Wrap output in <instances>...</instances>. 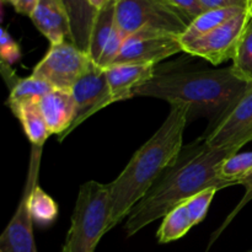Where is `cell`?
Masks as SVG:
<instances>
[{
	"mask_svg": "<svg viewBox=\"0 0 252 252\" xmlns=\"http://www.w3.org/2000/svg\"><path fill=\"white\" fill-rule=\"evenodd\" d=\"M206 10L219 9V7H245L252 9V0H199Z\"/></svg>",
	"mask_w": 252,
	"mask_h": 252,
	"instance_id": "obj_29",
	"label": "cell"
},
{
	"mask_svg": "<svg viewBox=\"0 0 252 252\" xmlns=\"http://www.w3.org/2000/svg\"><path fill=\"white\" fill-rule=\"evenodd\" d=\"M239 185H240V186H244V187H245V189H246L245 194H244L243 199H241V201L239 202L238 206H236L235 208L233 209V212H231V213L229 214L228 217H226V219H225V220H224L223 225H221L220 228H219L218 230H217L216 233H214L213 238H212V240H211V245H212V244L214 243V241L217 240V238H219V235H220V234L223 233L224 230H225L226 226H228L229 224L231 223V220H233V219L235 218L236 216H238L239 212H240L241 209H243L244 207H245L246 204H248L249 202H250L251 199H252V172H251L250 175H248V176H246L245 179L241 180L240 184H239Z\"/></svg>",
	"mask_w": 252,
	"mask_h": 252,
	"instance_id": "obj_27",
	"label": "cell"
},
{
	"mask_svg": "<svg viewBox=\"0 0 252 252\" xmlns=\"http://www.w3.org/2000/svg\"><path fill=\"white\" fill-rule=\"evenodd\" d=\"M42 149L43 148L32 147L26 185L14 217L0 235V252H37L29 201L32 189L38 184Z\"/></svg>",
	"mask_w": 252,
	"mask_h": 252,
	"instance_id": "obj_7",
	"label": "cell"
},
{
	"mask_svg": "<svg viewBox=\"0 0 252 252\" xmlns=\"http://www.w3.org/2000/svg\"><path fill=\"white\" fill-rule=\"evenodd\" d=\"M189 111L171 106L166 120L155 134L142 145L117 179L108 184L110 218L107 231L115 228L144 198L158 180L175 165L184 149V132Z\"/></svg>",
	"mask_w": 252,
	"mask_h": 252,
	"instance_id": "obj_2",
	"label": "cell"
},
{
	"mask_svg": "<svg viewBox=\"0 0 252 252\" xmlns=\"http://www.w3.org/2000/svg\"><path fill=\"white\" fill-rule=\"evenodd\" d=\"M53 89L54 88L48 81L43 80L33 74L27 78H17V80L11 85L7 105L27 100H41Z\"/></svg>",
	"mask_w": 252,
	"mask_h": 252,
	"instance_id": "obj_20",
	"label": "cell"
},
{
	"mask_svg": "<svg viewBox=\"0 0 252 252\" xmlns=\"http://www.w3.org/2000/svg\"><path fill=\"white\" fill-rule=\"evenodd\" d=\"M30 19L51 44L71 41L70 21L62 0H38Z\"/></svg>",
	"mask_w": 252,
	"mask_h": 252,
	"instance_id": "obj_14",
	"label": "cell"
},
{
	"mask_svg": "<svg viewBox=\"0 0 252 252\" xmlns=\"http://www.w3.org/2000/svg\"><path fill=\"white\" fill-rule=\"evenodd\" d=\"M116 21L127 34L149 29L176 36L192 22L170 0H116Z\"/></svg>",
	"mask_w": 252,
	"mask_h": 252,
	"instance_id": "obj_5",
	"label": "cell"
},
{
	"mask_svg": "<svg viewBox=\"0 0 252 252\" xmlns=\"http://www.w3.org/2000/svg\"><path fill=\"white\" fill-rule=\"evenodd\" d=\"M94 64L95 62L89 53L81 51L71 41H64L51 44L32 74L48 81L54 89L70 90Z\"/></svg>",
	"mask_w": 252,
	"mask_h": 252,
	"instance_id": "obj_6",
	"label": "cell"
},
{
	"mask_svg": "<svg viewBox=\"0 0 252 252\" xmlns=\"http://www.w3.org/2000/svg\"><path fill=\"white\" fill-rule=\"evenodd\" d=\"M218 191L219 189H207L185 202L193 226L201 223L206 218L212 201H213L214 196H216V193Z\"/></svg>",
	"mask_w": 252,
	"mask_h": 252,
	"instance_id": "obj_24",
	"label": "cell"
},
{
	"mask_svg": "<svg viewBox=\"0 0 252 252\" xmlns=\"http://www.w3.org/2000/svg\"><path fill=\"white\" fill-rule=\"evenodd\" d=\"M37 1H38V0H19V2H17L15 10L22 15L31 16V14L33 12L34 7H36Z\"/></svg>",
	"mask_w": 252,
	"mask_h": 252,
	"instance_id": "obj_30",
	"label": "cell"
},
{
	"mask_svg": "<svg viewBox=\"0 0 252 252\" xmlns=\"http://www.w3.org/2000/svg\"><path fill=\"white\" fill-rule=\"evenodd\" d=\"M30 212L33 221L39 225H49L58 217V206L49 194H47L38 184L34 185L30 194Z\"/></svg>",
	"mask_w": 252,
	"mask_h": 252,
	"instance_id": "obj_21",
	"label": "cell"
},
{
	"mask_svg": "<svg viewBox=\"0 0 252 252\" xmlns=\"http://www.w3.org/2000/svg\"><path fill=\"white\" fill-rule=\"evenodd\" d=\"M128 34L116 24L115 29H113L112 33H111L110 38H108L107 43H106L105 48H103L102 54H101L100 59L97 62V65L101 68H107V66L112 65L113 62L121 53L125 44L126 39H127Z\"/></svg>",
	"mask_w": 252,
	"mask_h": 252,
	"instance_id": "obj_25",
	"label": "cell"
},
{
	"mask_svg": "<svg viewBox=\"0 0 252 252\" xmlns=\"http://www.w3.org/2000/svg\"><path fill=\"white\" fill-rule=\"evenodd\" d=\"M70 91L75 100L76 116L69 133L89 117L112 103L105 68H101L96 63L74 84Z\"/></svg>",
	"mask_w": 252,
	"mask_h": 252,
	"instance_id": "obj_11",
	"label": "cell"
},
{
	"mask_svg": "<svg viewBox=\"0 0 252 252\" xmlns=\"http://www.w3.org/2000/svg\"><path fill=\"white\" fill-rule=\"evenodd\" d=\"M9 107L21 123L25 134L32 147L43 148L51 133L39 107V100L21 101V102L11 103Z\"/></svg>",
	"mask_w": 252,
	"mask_h": 252,
	"instance_id": "obj_16",
	"label": "cell"
},
{
	"mask_svg": "<svg viewBox=\"0 0 252 252\" xmlns=\"http://www.w3.org/2000/svg\"><path fill=\"white\" fill-rule=\"evenodd\" d=\"M252 172V152L236 153L226 158L218 169V175L221 180L230 182L234 186L240 184Z\"/></svg>",
	"mask_w": 252,
	"mask_h": 252,
	"instance_id": "obj_22",
	"label": "cell"
},
{
	"mask_svg": "<svg viewBox=\"0 0 252 252\" xmlns=\"http://www.w3.org/2000/svg\"><path fill=\"white\" fill-rule=\"evenodd\" d=\"M233 66L241 75L252 79V19L236 47Z\"/></svg>",
	"mask_w": 252,
	"mask_h": 252,
	"instance_id": "obj_23",
	"label": "cell"
},
{
	"mask_svg": "<svg viewBox=\"0 0 252 252\" xmlns=\"http://www.w3.org/2000/svg\"><path fill=\"white\" fill-rule=\"evenodd\" d=\"M252 79L241 75L233 65L211 70L159 73L140 86L135 96L155 97L171 106H184L189 121L208 117L216 125L248 91Z\"/></svg>",
	"mask_w": 252,
	"mask_h": 252,
	"instance_id": "obj_3",
	"label": "cell"
},
{
	"mask_svg": "<svg viewBox=\"0 0 252 252\" xmlns=\"http://www.w3.org/2000/svg\"><path fill=\"white\" fill-rule=\"evenodd\" d=\"M2 2H6V4H10V5H12V6L14 7H16V5H17V2H19V0H1Z\"/></svg>",
	"mask_w": 252,
	"mask_h": 252,
	"instance_id": "obj_32",
	"label": "cell"
},
{
	"mask_svg": "<svg viewBox=\"0 0 252 252\" xmlns=\"http://www.w3.org/2000/svg\"><path fill=\"white\" fill-rule=\"evenodd\" d=\"M90 1V4L93 5L94 7H96V9H101V7L103 6V5L106 4V2L108 1V0H89Z\"/></svg>",
	"mask_w": 252,
	"mask_h": 252,
	"instance_id": "obj_31",
	"label": "cell"
},
{
	"mask_svg": "<svg viewBox=\"0 0 252 252\" xmlns=\"http://www.w3.org/2000/svg\"><path fill=\"white\" fill-rule=\"evenodd\" d=\"M193 226L186 203L175 207L162 219V223L158 230L157 236L160 244H167L179 240L186 235Z\"/></svg>",
	"mask_w": 252,
	"mask_h": 252,
	"instance_id": "obj_19",
	"label": "cell"
},
{
	"mask_svg": "<svg viewBox=\"0 0 252 252\" xmlns=\"http://www.w3.org/2000/svg\"><path fill=\"white\" fill-rule=\"evenodd\" d=\"M116 24V0H108L101 9H98L94 22L93 31L89 43V56L97 64L103 48L115 29Z\"/></svg>",
	"mask_w": 252,
	"mask_h": 252,
	"instance_id": "obj_18",
	"label": "cell"
},
{
	"mask_svg": "<svg viewBox=\"0 0 252 252\" xmlns=\"http://www.w3.org/2000/svg\"><path fill=\"white\" fill-rule=\"evenodd\" d=\"M180 11L184 12L191 21L207 11L199 0H170Z\"/></svg>",
	"mask_w": 252,
	"mask_h": 252,
	"instance_id": "obj_28",
	"label": "cell"
},
{
	"mask_svg": "<svg viewBox=\"0 0 252 252\" xmlns=\"http://www.w3.org/2000/svg\"><path fill=\"white\" fill-rule=\"evenodd\" d=\"M180 52H184L180 36L144 29L128 34L122 51L113 64L138 63L157 65L159 62Z\"/></svg>",
	"mask_w": 252,
	"mask_h": 252,
	"instance_id": "obj_9",
	"label": "cell"
},
{
	"mask_svg": "<svg viewBox=\"0 0 252 252\" xmlns=\"http://www.w3.org/2000/svg\"><path fill=\"white\" fill-rule=\"evenodd\" d=\"M206 135L212 148H243L252 142V83L243 97L216 123Z\"/></svg>",
	"mask_w": 252,
	"mask_h": 252,
	"instance_id": "obj_10",
	"label": "cell"
},
{
	"mask_svg": "<svg viewBox=\"0 0 252 252\" xmlns=\"http://www.w3.org/2000/svg\"><path fill=\"white\" fill-rule=\"evenodd\" d=\"M250 252H252V250H251V251H250Z\"/></svg>",
	"mask_w": 252,
	"mask_h": 252,
	"instance_id": "obj_33",
	"label": "cell"
},
{
	"mask_svg": "<svg viewBox=\"0 0 252 252\" xmlns=\"http://www.w3.org/2000/svg\"><path fill=\"white\" fill-rule=\"evenodd\" d=\"M105 70L112 103L134 97L135 91L155 75L154 64H113Z\"/></svg>",
	"mask_w": 252,
	"mask_h": 252,
	"instance_id": "obj_12",
	"label": "cell"
},
{
	"mask_svg": "<svg viewBox=\"0 0 252 252\" xmlns=\"http://www.w3.org/2000/svg\"><path fill=\"white\" fill-rule=\"evenodd\" d=\"M70 21L71 42L81 51H89L91 31L98 10L89 0H62Z\"/></svg>",
	"mask_w": 252,
	"mask_h": 252,
	"instance_id": "obj_15",
	"label": "cell"
},
{
	"mask_svg": "<svg viewBox=\"0 0 252 252\" xmlns=\"http://www.w3.org/2000/svg\"><path fill=\"white\" fill-rule=\"evenodd\" d=\"M239 150L238 147L212 148L203 137L184 148L174 166L130 211L125 226L127 236H133L153 221L164 218L175 207L204 189L234 186L219 177L218 169L226 158Z\"/></svg>",
	"mask_w": 252,
	"mask_h": 252,
	"instance_id": "obj_1",
	"label": "cell"
},
{
	"mask_svg": "<svg viewBox=\"0 0 252 252\" xmlns=\"http://www.w3.org/2000/svg\"><path fill=\"white\" fill-rule=\"evenodd\" d=\"M39 107L51 135H59L58 140H63L75 122L76 105L71 91L53 89L39 100Z\"/></svg>",
	"mask_w": 252,
	"mask_h": 252,
	"instance_id": "obj_13",
	"label": "cell"
},
{
	"mask_svg": "<svg viewBox=\"0 0 252 252\" xmlns=\"http://www.w3.org/2000/svg\"><path fill=\"white\" fill-rule=\"evenodd\" d=\"M108 185L96 181L81 185L61 252H95L101 238L108 233Z\"/></svg>",
	"mask_w": 252,
	"mask_h": 252,
	"instance_id": "obj_4",
	"label": "cell"
},
{
	"mask_svg": "<svg viewBox=\"0 0 252 252\" xmlns=\"http://www.w3.org/2000/svg\"><path fill=\"white\" fill-rule=\"evenodd\" d=\"M0 57H1V64L6 65H11L21 57L19 44L14 41V38L5 29H1V34H0Z\"/></svg>",
	"mask_w": 252,
	"mask_h": 252,
	"instance_id": "obj_26",
	"label": "cell"
},
{
	"mask_svg": "<svg viewBox=\"0 0 252 252\" xmlns=\"http://www.w3.org/2000/svg\"><path fill=\"white\" fill-rule=\"evenodd\" d=\"M252 19V9L245 10L206 36L182 44V51L191 56L206 59L213 65L233 61L236 47Z\"/></svg>",
	"mask_w": 252,
	"mask_h": 252,
	"instance_id": "obj_8",
	"label": "cell"
},
{
	"mask_svg": "<svg viewBox=\"0 0 252 252\" xmlns=\"http://www.w3.org/2000/svg\"><path fill=\"white\" fill-rule=\"evenodd\" d=\"M245 10V7H219V9H211L204 11L203 14L199 15L198 17L193 20L191 24L189 25L186 31L180 36V42L181 44L189 43V42L194 41L197 38L206 36L207 33L216 30L217 27L221 26L223 24L228 22L233 17L238 16Z\"/></svg>",
	"mask_w": 252,
	"mask_h": 252,
	"instance_id": "obj_17",
	"label": "cell"
}]
</instances>
